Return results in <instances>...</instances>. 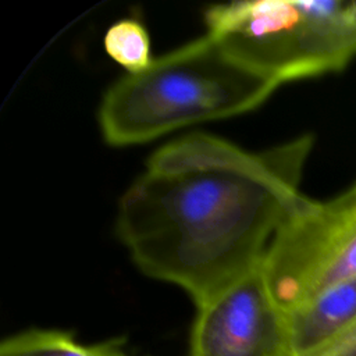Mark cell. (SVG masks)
<instances>
[{
  "mask_svg": "<svg viewBox=\"0 0 356 356\" xmlns=\"http://www.w3.org/2000/svg\"><path fill=\"white\" fill-rule=\"evenodd\" d=\"M286 313L293 356H318L356 323V277Z\"/></svg>",
  "mask_w": 356,
  "mask_h": 356,
  "instance_id": "8992f818",
  "label": "cell"
},
{
  "mask_svg": "<svg viewBox=\"0 0 356 356\" xmlns=\"http://www.w3.org/2000/svg\"><path fill=\"white\" fill-rule=\"evenodd\" d=\"M313 136L248 152L206 134L157 149L122 195L117 234L138 268L200 305L254 271L302 199Z\"/></svg>",
  "mask_w": 356,
  "mask_h": 356,
  "instance_id": "6da1fadb",
  "label": "cell"
},
{
  "mask_svg": "<svg viewBox=\"0 0 356 356\" xmlns=\"http://www.w3.org/2000/svg\"><path fill=\"white\" fill-rule=\"evenodd\" d=\"M277 88L206 33L113 83L103 96L99 124L110 145H139L253 110Z\"/></svg>",
  "mask_w": 356,
  "mask_h": 356,
  "instance_id": "7a4b0ae2",
  "label": "cell"
},
{
  "mask_svg": "<svg viewBox=\"0 0 356 356\" xmlns=\"http://www.w3.org/2000/svg\"><path fill=\"white\" fill-rule=\"evenodd\" d=\"M0 356H131L120 342L82 343L71 332L32 328L6 338Z\"/></svg>",
  "mask_w": 356,
  "mask_h": 356,
  "instance_id": "52a82bcc",
  "label": "cell"
},
{
  "mask_svg": "<svg viewBox=\"0 0 356 356\" xmlns=\"http://www.w3.org/2000/svg\"><path fill=\"white\" fill-rule=\"evenodd\" d=\"M207 35L278 86L356 57V0H243L210 7Z\"/></svg>",
  "mask_w": 356,
  "mask_h": 356,
  "instance_id": "3957f363",
  "label": "cell"
},
{
  "mask_svg": "<svg viewBox=\"0 0 356 356\" xmlns=\"http://www.w3.org/2000/svg\"><path fill=\"white\" fill-rule=\"evenodd\" d=\"M318 356H356V323Z\"/></svg>",
  "mask_w": 356,
  "mask_h": 356,
  "instance_id": "9c48e42d",
  "label": "cell"
},
{
  "mask_svg": "<svg viewBox=\"0 0 356 356\" xmlns=\"http://www.w3.org/2000/svg\"><path fill=\"white\" fill-rule=\"evenodd\" d=\"M104 49L127 70V74H138L153 61L147 31L136 19H121L113 24L106 32Z\"/></svg>",
  "mask_w": 356,
  "mask_h": 356,
  "instance_id": "ba28073f",
  "label": "cell"
},
{
  "mask_svg": "<svg viewBox=\"0 0 356 356\" xmlns=\"http://www.w3.org/2000/svg\"><path fill=\"white\" fill-rule=\"evenodd\" d=\"M261 271L285 312L356 277V182L325 202L302 196L275 232Z\"/></svg>",
  "mask_w": 356,
  "mask_h": 356,
  "instance_id": "277c9868",
  "label": "cell"
},
{
  "mask_svg": "<svg viewBox=\"0 0 356 356\" xmlns=\"http://www.w3.org/2000/svg\"><path fill=\"white\" fill-rule=\"evenodd\" d=\"M189 356H293L288 313L261 266L196 306Z\"/></svg>",
  "mask_w": 356,
  "mask_h": 356,
  "instance_id": "5b68a950",
  "label": "cell"
}]
</instances>
